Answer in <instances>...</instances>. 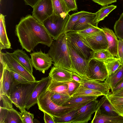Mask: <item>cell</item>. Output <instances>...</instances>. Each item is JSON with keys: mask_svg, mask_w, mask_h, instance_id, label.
I'll return each mask as SVG.
<instances>
[{"mask_svg": "<svg viewBox=\"0 0 123 123\" xmlns=\"http://www.w3.org/2000/svg\"><path fill=\"white\" fill-rule=\"evenodd\" d=\"M15 32L22 48L29 52L39 43L50 47L53 40L43 25L30 15L21 19Z\"/></svg>", "mask_w": 123, "mask_h": 123, "instance_id": "6da1fadb", "label": "cell"}, {"mask_svg": "<svg viewBox=\"0 0 123 123\" xmlns=\"http://www.w3.org/2000/svg\"><path fill=\"white\" fill-rule=\"evenodd\" d=\"M67 33L53 40L48 54L52 58L54 66L73 71L72 62L67 45Z\"/></svg>", "mask_w": 123, "mask_h": 123, "instance_id": "7a4b0ae2", "label": "cell"}, {"mask_svg": "<svg viewBox=\"0 0 123 123\" xmlns=\"http://www.w3.org/2000/svg\"><path fill=\"white\" fill-rule=\"evenodd\" d=\"M88 103L69 106H59L51 100L50 92L47 90L40 96L37 100L39 110L52 116L57 117H60L71 110L78 108Z\"/></svg>", "mask_w": 123, "mask_h": 123, "instance_id": "3957f363", "label": "cell"}, {"mask_svg": "<svg viewBox=\"0 0 123 123\" xmlns=\"http://www.w3.org/2000/svg\"><path fill=\"white\" fill-rule=\"evenodd\" d=\"M39 81L26 84L19 83L13 87L9 98L20 111L26 109V103Z\"/></svg>", "mask_w": 123, "mask_h": 123, "instance_id": "277c9868", "label": "cell"}, {"mask_svg": "<svg viewBox=\"0 0 123 123\" xmlns=\"http://www.w3.org/2000/svg\"><path fill=\"white\" fill-rule=\"evenodd\" d=\"M70 16L68 14L65 17L63 18L53 13L43 21V24L54 40L57 39L65 32Z\"/></svg>", "mask_w": 123, "mask_h": 123, "instance_id": "5b68a950", "label": "cell"}, {"mask_svg": "<svg viewBox=\"0 0 123 123\" xmlns=\"http://www.w3.org/2000/svg\"><path fill=\"white\" fill-rule=\"evenodd\" d=\"M67 45L72 62L73 71L81 76L86 77L90 60L84 58L73 47L67 34Z\"/></svg>", "mask_w": 123, "mask_h": 123, "instance_id": "8992f818", "label": "cell"}, {"mask_svg": "<svg viewBox=\"0 0 123 123\" xmlns=\"http://www.w3.org/2000/svg\"><path fill=\"white\" fill-rule=\"evenodd\" d=\"M2 53L5 68L21 75L29 81H36L33 74L21 64L13 56L12 53L7 52Z\"/></svg>", "mask_w": 123, "mask_h": 123, "instance_id": "52a82bcc", "label": "cell"}, {"mask_svg": "<svg viewBox=\"0 0 123 123\" xmlns=\"http://www.w3.org/2000/svg\"><path fill=\"white\" fill-rule=\"evenodd\" d=\"M78 35L83 43L92 50L107 49L108 42L105 34L101 29L100 30L92 35Z\"/></svg>", "mask_w": 123, "mask_h": 123, "instance_id": "ba28073f", "label": "cell"}, {"mask_svg": "<svg viewBox=\"0 0 123 123\" xmlns=\"http://www.w3.org/2000/svg\"><path fill=\"white\" fill-rule=\"evenodd\" d=\"M86 77L88 79L104 81L108 74L104 62L95 59L90 60Z\"/></svg>", "mask_w": 123, "mask_h": 123, "instance_id": "9c48e42d", "label": "cell"}, {"mask_svg": "<svg viewBox=\"0 0 123 123\" xmlns=\"http://www.w3.org/2000/svg\"><path fill=\"white\" fill-rule=\"evenodd\" d=\"M33 9L32 15L42 24L53 13L52 0H39Z\"/></svg>", "mask_w": 123, "mask_h": 123, "instance_id": "30bf717a", "label": "cell"}, {"mask_svg": "<svg viewBox=\"0 0 123 123\" xmlns=\"http://www.w3.org/2000/svg\"><path fill=\"white\" fill-rule=\"evenodd\" d=\"M33 67L37 70L44 74L52 63V58L48 53L43 52L40 49L39 51L30 54Z\"/></svg>", "mask_w": 123, "mask_h": 123, "instance_id": "8fae6325", "label": "cell"}, {"mask_svg": "<svg viewBox=\"0 0 123 123\" xmlns=\"http://www.w3.org/2000/svg\"><path fill=\"white\" fill-rule=\"evenodd\" d=\"M98 100L91 101L78 109V112L74 123H86L91 120L92 115L97 110Z\"/></svg>", "mask_w": 123, "mask_h": 123, "instance_id": "7c38bea8", "label": "cell"}, {"mask_svg": "<svg viewBox=\"0 0 123 123\" xmlns=\"http://www.w3.org/2000/svg\"><path fill=\"white\" fill-rule=\"evenodd\" d=\"M51 80V78L49 76L42 78L41 80H39L26 103L25 108L27 110L37 104V98L47 90Z\"/></svg>", "mask_w": 123, "mask_h": 123, "instance_id": "4fadbf2b", "label": "cell"}, {"mask_svg": "<svg viewBox=\"0 0 123 123\" xmlns=\"http://www.w3.org/2000/svg\"><path fill=\"white\" fill-rule=\"evenodd\" d=\"M69 36L72 46L78 53L84 58L88 59L92 50L87 47L77 34L74 31L67 33Z\"/></svg>", "mask_w": 123, "mask_h": 123, "instance_id": "5bb4252c", "label": "cell"}, {"mask_svg": "<svg viewBox=\"0 0 123 123\" xmlns=\"http://www.w3.org/2000/svg\"><path fill=\"white\" fill-rule=\"evenodd\" d=\"M0 82V94H6L9 97L13 87L19 83L15 80L10 72L5 68Z\"/></svg>", "mask_w": 123, "mask_h": 123, "instance_id": "9a60e30c", "label": "cell"}, {"mask_svg": "<svg viewBox=\"0 0 123 123\" xmlns=\"http://www.w3.org/2000/svg\"><path fill=\"white\" fill-rule=\"evenodd\" d=\"M80 85L85 87L98 91L102 92L104 96H107L110 94V88L108 85L105 81L93 80L85 77H82Z\"/></svg>", "mask_w": 123, "mask_h": 123, "instance_id": "2e32d148", "label": "cell"}, {"mask_svg": "<svg viewBox=\"0 0 123 123\" xmlns=\"http://www.w3.org/2000/svg\"><path fill=\"white\" fill-rule=\"evenodd\" d=\"M101 29L104 32L108 42L107 50L114 57L118 58L117 53L118 40L117 37L112 30L105 27Z\"/></svg>", "mask_w": 123, "mask_h": 123, "instance_id": "e0dca14e", "label": "cell"}, {"mask_svg": "<svg viewBox=\"0 0 123 123\" xmlns=\"http://www.w3.org/2000/svg\"><path fill=\"white\" fill-rule=\"evenodd\" d=\"M96 13L90 12L81 17L74 25L71 31H76L82 30L92 25L96 27L98 25L95 22Z\"/></svg>", "mask_w": 123, "mask_h": 123, "instance_id": "ac0fdd59", "label": "cell"}, {"mask_svg": "<svg viewBox=\"0 0 123 123\" xmlns=\"http://www.w3.org/2000/svg\"><path fill=\"white\" fill-rule=\"evenodd\" d=\"M72 72L54 66L51 68L49 76L53 80L60 82H66L72 80Z\"/></svg>", "mask_w": 123, "mask_h": 123, "instance_id": "d6986e66", "label": "cell"}, {"mask_svg": "<svg viewBox=\"0 0 123 123\" xmlns=\"http://www.w3.org/2000/svg\"><path fill=\"white\" fill-rule=\"evenodd\" d=\"M91 123H123V116L107 115L97 109Z\"/></svg>", "mask_w": 123, "mask_h": 123, "instance_id": "ffe728a7", "label": "cell"}, {"mask_svg": "<svg viewBox=\"0 0 123 123\" xmlns=\"http://www.w3.org/2000/svg\"><path fill=\"white\" fill-rule=\"evenodd\" d=\"M102 113L107 115L117 116L120 115L113 107L106 96L104 95L98 101L96 106Z\"/></svg>", "mask_w": 123, "mask_h": 123, "instance_id": "44dd1931", "label": "cell"}, {"mask_svg": "<svg viewBox=\"0 0 123 123\" xmlns=\"http://www.w3.org/2000/svg\"><path fill=\"white\" fill-rule=\"evenodd\" d=\"M13 56L23 66L32 74L33 72V66L31 59L22 49H18L12 53Z\"/></svg>", "mask_w": 123, "mask_h": 123, "instance_id": "7402d4cb", "label": "cell"}, {"mask_svg": "<svg viewBox=\"0 0 123 123\" xmlns=\"http://www.w3.org/2000/svg\"><path fill=\"white\" fill-rule=\"evenodd\" d=\"M5 16L0 13V49H10L11 44L6 32Z\"/></svg>", "mask_w": 123, "mask_h": 123, "instance_id": "603a6c76", "label": "cell"}, {"mask_svg": "<svg viewBox=\"0 0 123 123\" xmlns=\"http://www.w3.org/2000/svg\"><path fill=\"white\" fill-rule=\"evenodd\" d=\"M90 52V55L89 60L95 59L105 62L111 60L116 57L107 50H92Z\"/></svg>", "mask_w": 123, "mask_h": 123, "instance_id": "cb8c5ba5", "label": "cell"}, {"mask_svg": "<svg viewBox=\"0 0 123 123\" xmlns=\"http://www.w3.org/2000/svg\"><path fill=\"white\" fill-rule=\"evenodd\" d=\"M123 79V66H120L113 73L109 75L104 81L112 90L116 85Z\"/></svg>", "mask_w": 123, "mask_h": 123, "instance_id": "d4e9b609", "label": "cell"}, {"mask_svg": "<svg viewBox=\"0 0 123 123\" xmlns=\"http://www.w3.org/2000/svg\"><path fill=\"white\" fill-rule=\"evenodd\" d=\"M53 13L63 18L70 12L63 0H52Z\"/></svg>", "mask_w": 123, "mask_h": 123, "instance_id": "484cf974", "label": "cell"}, {"mask_svg": "<svg viewBox=\"0 0 123 123\" xmlns=\"http://www.w3.org/2000/svg\"><path fill=\"white\" fill-rule=\"evenodd\" d=\"M68 86L66 82H58L51 79L46 90L50 92L68 94Z\"/></svg>", "mask_w": 123, "mask_h": 123, "instance_id": "4316f807", "label": "cell"}, {"mask_svg": "<svg viewBox=\"0 0 123 123\" xmlns=\"http://www.w3.org/2000/svg\"><path fill=\"white\" fill-rule=\"evenodd\" d=\"M98 97L93 96H71L62 106H69L88 102L96 99Z\"/></svg>", "mask_w": 123, "mask_h": 123, "instance_id": "83f0119b", "label": "cell"}, {"mask_svg": "<svg viewBox=\"0 0 123 123\" xmlns=\"http://www.w3.org/2000/svg\"><path fill=\"white\" fill-rule=\"evenodd\" d=\"M104 95L101 92L80 86L71 96H93L99 97Z\"/></svg>", "mask_w": 123, "mask_h": 123, "instance_id": "f1b7e54d", "label": "cell"}, {"mask_svg": "<svg viewBox=\"0 0 123 123\" xmlns=\"http://www.w3.org/2000/svg\"><path fill=\"white\" fill-rule=\"evenodd\" d=\"M78 109L71 110L60 117L53 116L55 123H73L77 114Z\"/></svg>", "mask_w": 123, "mask_h": 123, "instance_id": "f546056e", "label": "cell"}, {"mask_svg": "<svg viewBox=\"0 0 123 123\" xmlns=\"http://www.w3.org/2000/svg\"><path fill=\"white\" fill-rule=\"evenodd\" d=\"M89 12L82 11L70 15L66 26L65 32L67 33L71 31L76 22L81 17L88 14Z\"/></svg>", "mask_w": 123, "mask_h": 123, "instance_id": "4dcf8cb0", "label": "cell"}, {"mask_svg": "<svg viewBox=\"0 0 123 123\" xmlns=\"http://www.w3.org/2000/svg\"><path fill=\"white\" fill-rule=\"evenodd\" d=\"M109 102L119 114L123 116L122 106L123 105V97L114 96L111 94L106 96Z\"/></svg>", "mask_w": 123, "mask_h": 123, "instance_id": "1f68e13d", "label": "cell"}, {"mask_svg": "<svg viewBox=\"0 0 123 123\" xmlns=\"http://www.w3.org/2000/svg\"><path fill=\"white\" fill-rule=\"evenodd\" d=\"M117 6L111 5L103 6L96 12V16L95 20L97 25L100 21L104 20L113 10L116 8Z\"/></svg>", "mask_w": 123, "mask_h": 123, "instance_id": "d6a6232c", "label": "cell"}, {"mask_svg": "<svg viewBox=\"0 0 123 123\" xmlns=\"http://www.w3.org/2000/svg\"><path fill=\"white\" fill-rule=\"evenodd\" d=\"M50 92L51 100L55 104L60 106H62L71 97L67 93Z\"/></svg>", "mask_w": 123, "mask_h": 123, "instance_id": "836d02e7", "label": "cell"}, {"mask_svg": "<svg viewBox=\"0 0 123 123\" xmlns=\"http://www.w3.org/2000/svg\"><path fill=\"white\" fill-rule=\"evenodd\" d=\"M4 123H23L19 112L14 108L8 110Z\"/></svg>", "mask_w": 123, "mask_h": 123, "instance_id": "e575fe53", "label": "cell"}, {"mask_svg": "<svg viewBox=\"0 0 123 123\" xmlns=\"http://www.w3.org/2000/svg\"><path fill=\"white\" fill-rule=\"evenodd\" d=\"M104 63L108 76L113 73L120 66L123 65L119 59L116 57L111 60Z\"/></svg>", "mask_w": 123, "mask_h": 123, "instance_id": "d590c367", "label": "cell"}, {"mask_svg": "<svg viewBox=\"0 0 123 123\" xmlns=\"http://www.w3.org/2000/svg\"><path fill=\"white\" fill-rule=\"evenodd\" d=\"M114 29L115 33L119 39L123 40V12L116 22Z\"/></svg>", "mask_w": 123, "mask_h": 123, "instance_id": "8d00e7d4", "label": "cell"}, {"mask_svg": "<svg viewBox=\"0 0 123 123\" xmlns=\"http://www.w3.org/2000/svg\"><path fill=\"white\" fill-rule=\"evenodd\" d=\"M0 107L8 110L13 109L12 103L9 97L5 94H0Z\"/></svg>", "mask_w": 123, "mask_h": 123, "instance_id": "74e56055", "label": "cell"}, {"mask_svg": "<svg viewBox=\"0 0 123 123\" xmlns=\"http://www.w3.org/2000/svg\"><path fill=\"white\" fill-rule=\"evenodd\" d=\"M19 112V114L23 123H33L34 115L33 114L27 112L25 109Z\"/></svg>", "mask_w": 123, "mask_h": 123, "instance_id": "f35d334b", "label": "cell"}, {"mask_svg": "<svg viewBox=\"0 0 123 123\" xmlns=\"http://www.w3.org/2000/svg\"><path fill=\"white\" fill-rule=\"evenodd\" d=\"M101 28L93 25L82 30L75 32L79 35H89L94 34L100 30Z\"/></svg>", "mask_w": 123, "mask_h": 123, "instance_id": "ab89813d", "label": "cell"}, {"mask_svg": "<svg viewBox=\"0 0 123 123\" xmlns=\"http://www.w3.org/2000/svg\"><path fill=\"white\" fill-rule=\"evenodd\" d=\"M66 82L68 86V93L71 97L80 86V83L73 79Z\"/></svg>", "mask_w": 123, "mask_h": 123, "instance_id": "60d3db41", "label": "cell"}, {"mask_svg": "<svg viewBox=\"0 0 123 123\" xmlns=\"http://www.w3.org/2000/svg\"><path fill=\"white\" fill-rule=\"evenodd\" d=\"M8 70L10 72L15 80L19 83L26 84L34 82L29 81L21 75L13 71Z\"/></svg>", "mask_w": 123, "mask_h": 123, "instance_id": "b9f144b4", "label": "cell"}, {"mask_svg": "<svg viewBox=\"0 0 123 123\" xmlns=\"http://www.w3.org/2000/svg\"><path fill=\"white\" fill-rule=\"evenodd\" d=\"M118 58L122 64H123V40L119 39L117 48Z\"/></svg>", "mask_w": 123, "mask_h": 123, "instance_id": "7bdbcfd3", "label": "cell"}, {"mask_svg": "<svg viewBox=\"0 0 123 123\" xmlns=\"http://www.w3.org/2000/svg\"><path fill=\"white\" fill-rule=\"evenodd\" d=\"M70 12L76 11L77 7L75 0H63Z\"/></svg>", "mask_w": 123, "mask_h": 123, "instance_id": "ee69618b", "label": "cell"}, {"mask_svg": "<svg viewBox=\"0 0 123 123\" xmlns=\"http://www.w3.org/2000/svg\"><path fill=\"white\" fill-rule=\"evenodd\" d=\"M94 2L103 6H107L113 3L116 2L117 0H91Z\"/></svg>", "mask_w": 123, "mask_h": 123, "instance_id": "f6af8a7d", "label": "cell"}, {"mask_svg": "<svg viewBox=\"0 0 123 123\" xmlns=\"http://www.w3.org/2000/svg\"><path fill=\"white\" fill-rule=\"evenodd\" d=\"M0 123H4L8 109L0 107Z\"/></svg>", "mask_w": 123, "mask_h": 123, "instance_id": "bcb514c9", "label": "cell"}, {"mask_svg": "<svg viewBox=\"0 0 123 123\" xmlns=\"http://www.w3.org/2000/svg\"><path fill=\"white\" fill-rule=\"evenodd\" d=\"M123 89V79L120 81L111 90L113 94Z\"/></svg>", "mask_w": 123, "mask_h": 123, "instance_id": "7dc6e473", "label": "cell"}, {"mask_svg": "<svg viewBox=\"0 0 123 123\" xmlns=\"http://www.w3.org/2000/svg\"><path fill=\"white\" fill-rule=\"evenodd\" d=\"M44 120L45 123H55L53 116L44 112Z\"/></svg>", "mask_w": 123, "mask_h": 123, "instance_id": "c3c4849f", "label": "cell"}, {"mask_svg": "<svg viewBox=\"0 0 123 123\" xmlns=\"http://www.w3.org/2000/svg\"><path fill=\"white\" fill-rule=\"evenodd\" d=\"M72 77L73 80L80 83L82 80L81 76H80L76 73L72 71Z\"/></svg>", "mask_w": 123, "mask_h": 123, "instance_id": "681fc988", "label": "cell"}, {"mask_svg": "<svg viewBox=\"0 0 123 123\" xmlns=\"http://www.w3.org/2000/svg\"><path fill=\"white\" fill-rule=\"evenodd\" d=\"M25 4L33 8L39 0H24Z\"/></svg>", "mask_w": 123, "mask_h": 123, "instance_id": "f907efd6", "label": "cell"}, {"mask_svg": "<svg viewBox=\"0 0 123 123\" xmlns=\"http://www.w3.org/2000/svg\"><path fill=\"white\" fill-rule=\"evenodd\" d=\"M111 94L113 95L116 96L123 97V89H122L115 93Z\"/></svg>", "mask_w": 123, "mask_h": 123, "instance_id": "816d5d0a", "label": "cell"}, {"mask_svg": "<svg viewBox=\"0 0 123 123\" xmlns=\"http://www.w3.org/2000/svg\"><path fill=\"white\" fill-rule=\"evenodd\" d=\"M122 109H123V105L122 106Z\"/></svg>", "mask_w": 123, "mask_h": 123, "instance_id": "f5cc1de1", "label": "cell"}, {"mask_svg": "<svg viewBox=\"0 0 123 123\" xmlns=\"http://www.w3.org/2000/svg\"><path fill=\"white\" fill-rule=\"evenodd\" d=\"M1 0H0V3H1Z\"/></svg>", "mask_w": 123, "mask_h": 123, "instance_id": "db71d44e", "label": "cell"}, {"mask_svg": "<svg viewBox=\"0 0 123 123\" xmlns=\"http://www.w3.org/2000/svg\"></svg>", "mask_w": 123, "mask_h": 123, "instance_id": "11a10c76", "label": "cell"}, {"mask_svg": "<svg viewBox=\"0 0 123 123\" xmlns=\"http://www.w3.org/2000/svg\"></svg>", "mask_w": 123, "mask_h": 123, "instance_id": "9f6ffc18", "label": "cell"}, {"mask_svg": "<svg viewBox=\"0 0 123 123\" xmlns=\"http://www.w3.org/2000/svg\"></svg>", "mask_w": 123, "mask_h": 123, "instance_id": "6f0895ef", "label": "cell"}]
</instances>
